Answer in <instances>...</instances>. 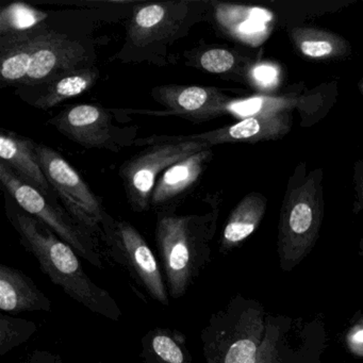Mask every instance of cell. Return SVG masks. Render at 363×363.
<instances>
[{"mask_svg": "<svg viewBox=\"0 0 363 363\" xmlns=\"http://www.w3.org/2000/svg\"><path fill=\"white\" fill-rule=\"evenodd\" d=\"M12 223L23 246L35 256L42 273L52 284L90 311L109 320H120V306L107 290L91 280L71 245L30 214L18 212Z\"/></svg>", "mask_w": 363, "mask_h": 363, "instance_id": "6da1fadb", "label": "cell"}, {"mask_svg": "<svg viewBox=\"0 0 363 363\" xmlns=\"http://www.w3.org/2000/svg\"><path fill=\"white\" fill-rule=\"evenodd\" d=\"M218 211L203 216L157 212L155 239L171 298L186 294L211 262Z\"/></svg>", "mask_w": 363, "mask_h": 363, "instance_id": "7a4b0ae2", "label": "cell"}, {"mask_svg": "<svg viewBox=\"0 0 363 363\" xmlns=\"http://www.w3.org/2000/svg\"><path fill=\"white\" fill-rule=\"evenodd\" d=\"M324 172L299 162L289 177L280 208L277 254L282 271L296 267L313 250L324 218Z\"/></svg>", "mask_w": 363, "mask_h": 363, "instance_id": "3957f363", "label": "cell"}, {"mask_svg": "<svg viewBox=\"0 0 363 363\" xmlns=\"http://www.w3.org/2000/svg\"><path fill=\"white\" fill-rule=\"evenodd\" d=\"M267 315L260 301L235 294L201 330L206 363H257Z\"/></svg>", "mask_w": 363, "mask_h": 363, "instance_id": "277c9868", "label": "cell"}, {"mask_svg": "<svg viewBox=\"0 0 363 363\" xmlns=\"http://www.w3.org/2000/svg\"><path fill=\"white\" fill-rule=\"evenodd\" d=\"M101 239L112 260L127 269L130 277L147 294L163 306L169 305V295L160 264L146 240L130 223L118 220L106 212Z\"/></svg>", "mask_w": 363, "mask_h": 363, "instance_id": "5b68a950", "label": "cell"}, {"mask_svg": "<svg viewBox=\"0 0 363 363\" xmlns=\"http://www.w3.org/2000/svg\"><path fill=\"white\" fill-rule=\"evenodd\" d=\"M0 182L18 205L33 218L50 227L61 240L97 269H104L99 240L93 238L71 218L67 210L48 201L37 189L23 182L5 163H0Z\"/></svg>", "mask_w": 363, "mask_h": 363, "instance_id": "8992f818", "label": "cell"}, {"mask_svg": "<svg viewBox=\"0 0 363 363\" xmlns=\"http://www.w3.org/2000/svg\"><path fill=\"white\" fill-rule=\"evenodd\" d=\"M327 341L324 323L318 318L267 314L257 363H322Z\"/></svg>", "mask_w": 363, "mask_h": 363, "instance_id": "52a82bcc", "label": "cell"}, {"mask_svg": "<svg viewBox=\"0 0 363 363\" xmlns=\"http://www.w3.org/2000/svg\"><path fill=\"white\" fill-rule=\"evenodd\" d=\"M35 152L50 186L60 197L67 213L93 238L101 239V225L107 212L101 201L58 152L37 144Z\"/></svg>", "mask_w": 363, "mask_h": 363, "instance_id": "ba28073f", "label": "cell"}, {"mask_svg": "<svg viewBox=\"0 0 363 363\" xmlns=\"http://www.w3.org/2000/svg\"><path fill=\"white\" fill-rule=\"evenodd\" d=\"M205 142H167L150 146L120 167V175L131 209L138 213L150 208L152 191L158 176L175 163L209 148Z\"/></svg>", "mask_w": 363, "mask_h": 363, "instance_id": "9c48e42d", "label": "cell"}, {"mask_svg": "<svg viewBox=\"0 0 363 363\" xmlns=\"http://www.w3.org/2000/svg\"><path fill=\"white\" fill-rule=\"evenodd\" d=\"M293 125L292 112L257 114L242 118L238 123L222 127L216 130L191 135H163L152 137L141 143L155 145L167 142L201 141L210 147L220 144H255L262 141H276L290 133Z\"/></svg>", "mask_w": 363, "mask_h": 363, "instance_id": "30bf717a", "label": "cell"}, {"mask_svg": "<svg viewBox=\"0 0 363 363\" xmlns=\"http://www.w3.org/2000/svg\"><path fill=\"white\" fill-rule=\"evenodd\" d=\"M152 96L169 113L194 123L207 122L229 113V107L235 101L213 86L176 84L154 89Z\"/></svg>", "mask_w": 363, "mask_h": 363, "instance_id": "8fae6325", "label": "cell"}, {"mask_svg": "<svg viewBox=\"0 0 363 363\" xmlns=\"http://www.w3.org/2000/svg\"><path fill=\"white\" fill-rule=\"evenodd\" d=\"M88 54L78 42L65 35L45 31L22 84H50L74 69L88 67Z\"/></svg>", "mask_w": 363, "mask_h": 363, "instance_id": "7c38bea8", "label": "cell"}, {"mask_svg": "<svg viewBox=\"0 0 363 363\" xmlns=\"http://www.w3.org/2000/svg\"><path fill=\"white\" fill-rule=\"evenodd\" d=\"M67 139L86 148H111L116 127L107 110L93 105H77L50 121Z\"/></svg>", "mask_w": 363, "mask_h": 363, "instance_id": "4fadbf2b", "label": "cell"}, {"mask_svg": "<svg viewBox=\"0 0 363 363\" xmlns=\"http://www.w3.org/2000/svg\"><path fill=\"white\" fill-rule=\"evenodd\" d=\"M211 147L182 159L163 172L152 191L150 207L156 212L174 211L180 199L196 186L212 160Z\"/></svg>", "mask_w": 363, "mask_h": 363, "instance_id": "5bb4252c", "label": "cell"}, {"mask_svg": "<svg viewBox=\"0 0 363 363\" xmlns=\"http://www.w3.org/2000/svg\"><path fill=\"white\" fill-rule=\"evenodd\" d=\"M52 303L20 269L0 264V309L8 313L52 311Z\"/></svg>", "mask_w": 363, "mask_h": 363, "instance_id": "9a60e30c", "label": "cell"}, {"mask_svg": "<svg viewBox=\"0 0 363 363\" xmlns=\"http://www.w3.org/2000/svg\"><path fill=\"white\" fill-rule=\"evenodd\" d=\"M35 145L27 138L4 131L0 135V158L23 182L50 197L52 188L40 164Z\"/></svg>", "mask_w": 363, "mask_h": 363, "instance_id": "2e32d148", "label": "cell"}, {"mask_svg": "<svg viewBox=\"0 0 363 363\" xmlns=\"http://www.w3.org/2000/svg\"><path fill=\"white\" fill-rule=\"evenodd\" d=\"M295 52L310 61L342 60L352 54L347 40L327 29L312 26H291L286 28Z\"/></svg>", "mask_w": 363, "mask_h": 363, "instance_id": "e0dca14e", "label": "cell"}, {"mask_svg": "<svg viewBox=\"0 0 363 363\" xmlns=\"http://www.w3.org/2000/svg\"><path fill=\"white\" fill-rule=\"evenodd\" d=\"M267 208L264 195L259 192L245 195L231 211L223 229L218 246L220 254H228L252 235L261 224Z\"/></svg>", "mask_w": 363, "mask_h": 363, "instance_id": "ac0fdd59", "label": "cell"}, {"mask_svg": "<svg viewBox=\"0 0 363 363\" xmlns=\"http://www.w3.org/2000/svg\"><path fill=\"white\" fill-rule=\"evenodd\" d=\"M143 363H193L188 339L182 331L156 327L141 340Z\"/></svg>", "mask_w": 363, "mask_h": 363, "instance_id": "d6986e66", "label": "cell"}, {"mask_svg": "<svg viewBox=\"0 0 363 363\" xmlns=\"http://www.w3.org/2000/svg\"><path fill=\"white\" fill-rule=\"evenodd\" d=\"M182 4H150L135 12L131 21V40L135 44H147L160 39L179 20Z\"/></svg>", "mask_w": 363, "mask_h": 363, "instance_id": "ffe728a7", "label": "cell"}, {"mask_svg": "<svg viewBox=\"0 0 363 363\" xmlns=\"http://www.w3.org/2000/svg\"><path fill=\"white\" fill-rule=\"evenodd\" d=\"M45 31L33 33H16L8 35L1 45L0 73L3 82L22 84L30 69L31 59Z\"/></svg>", "mask_w": 363, "mask_h": 363, "instance_id": "44dd1931", "label": "cell"}, {"mask_svg": "<svg viewBox=\"0 0 363 363\" xmlns=\"http://www.w3.org/2000/svg\"><path fill=\"white\" fill-rule=\"evenodd\" d=\"M95 67L74 69L48 84L45 92L35 101V107L48 110L72 97L79 96L94 86L99 79Z\"/></svg>", "mask_w": 363, "mask_h": 363, "instance_id": "7402d4cb", "label": "cell"}, {"mask_svg": "<svg viewBox=\"0 0 363 363\" xmlns=\"http://www.w3.org/2000/svg\"><path fill=\"white\" fill-rule=\"evenodd\" d=\"M301 106L311 107V103L307 96H297L289 94L282 96L248 97L240 101H233L229 107V113L245 118L257 114L280 113V112H292L293 109H299Z\"/></svg>", "mask_w": 363, "mask_h": 363, "instance_id": "603a6c76", "label": "cell"}, {"mask_svg": "<svg viewBox=\"0 0 363 363\" xmlns=\"http://www.w3.org/2000/svg\"><path fill=\"white\" fill-rule=\"evenodd\" d=\"M201 67L211 74H228L235 72L242 77L250 80L256 60L250 57H242L225 48H212L203 52L199 59Z\"/></svg>", "mask_w": 363, "mask_h": 363, "instance_id": "cb8c5ba5", "label": "cell"}, {"mask_svg": "<svg viewBox=\"0 0 363 363\" xmlns=\"http://www.w3.org/2000/svg\"><path fill=\"white\" fill-rule=\"evenodd\" d=\"M46 14L25 5L13 4L5 8L0 14V33L5 35H16L28 31L45 20Z\"/></svg>", "mask_w": 363, "mask_h": 363, "instance_id": "d4e9b609", "label": "cell"}, {"mask_svg": "<svg viewBox=\"0 0 363 363\" xmlns=\"http://www.w3.org/2000/svg\"><path fill=\"white\" fill-rule=\"evenodd\" d=\"M38 331L35 322L0 314V356L28 341Z\"/></svg>", "mask_w": 363, "mask_h": 363, "instance_id": "484cf974", "label": "cell"}, {"mask_svg": "<svg viewBox=\"0 0 363 363\" xmlns=\"http://www.w3.org/2000/svg\"><path fill=\"white\" fill-rule=\"evenodd\" d=\"M278 69L274 65H256L250 75V82L259 88L267 89L275 86L278 79Z\"/></svg>", "mask_w": 363, "mask_h": 363, "instance_id": "4316f807", "label": "cell"}, {"mask_svg": "<svg viewBox=\"0 0 363 363\" xmlns=\"http://www.w3.org/2000/svg\"><path fill=\"white\" fill-rule=\"evenodd\" d=\"M352 171V186L356 195V207L363 212V159L356 161Z\"/></svg>", "mask_w": 363, "mask_h": 363, "instance_id": "83f0119b", "label": "cell"}, {"mask_svg": "<svg viewBox=\"0 0 363 363\" xmlns=\"http://www.w3.org/2000/svg\"><path fill=\"white\" fill-rule=\"evenodd\" d=\"M347 341L352 350H357V352H362L361 354H363V322L358 323L354 327V330L348 335Z\"/></svg>", "mask_w": 363, "mask_h": 363, "instance_id": "f1b7e54d", "label": "cell"}, {"mask_svg": "<svg viewBox=\"0 0 363 363\" xmlns=\"http://www.w3.org/2000/svg\"><path fill=\"white\" fill-rule=\"evenodd\" d=\"M358 89L360 91L361 95L363 96V76L361 77V79L359 80L358 82Z\"/></svg>", "mask_w": 363, "mask_h": 363, "instance_id": "f546056e", "label": "cell"}, {"mask_svg": "<svg viewBox=\"0 0 363 363\" xmlns=\"http://www.w3.org/2000/svg\"><path fill=\"white\" fill-rule=\"evenodd\" d=\"M359 248H360V252L363 255V239H361L360 243H359Z\"/></svg>", "mask_w": 363, "mask_h": 363, "instance_id": "4dcf8cb0", "label": "cell"}, {"mask_svg": "<svg viewBox=\"0 0 363 363\" xmlns=\"http://www.w3.org/2000/svg\"><path fill=\"white\" fill-rule=\"evenodd\" d=\"M362 129H363V125H362Z\"/></svg>", "mask_w": 363, "mask_h": 363, "instance_id": "1f68e13d", "label": "cell"}]
</instances>
